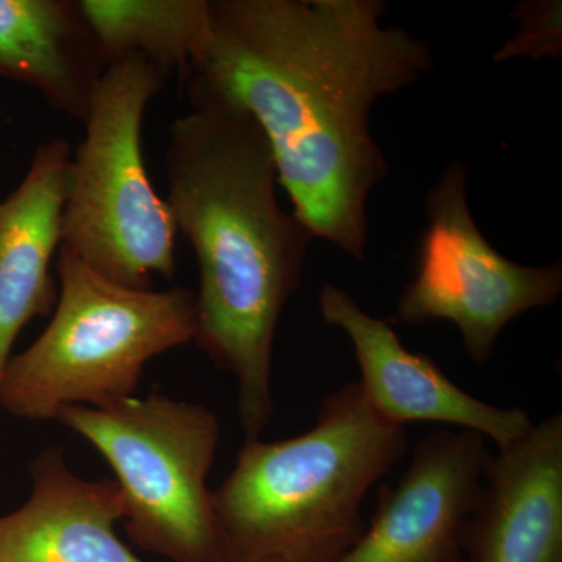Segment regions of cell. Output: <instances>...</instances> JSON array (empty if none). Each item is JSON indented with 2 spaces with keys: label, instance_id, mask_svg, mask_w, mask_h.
Masks as SVG:
<instances>
[{
  "label": "cell",
  "instance_id": "cell-1",
  "mask_svg": "<svg viewBox=\"0 0 562 562\" xmlns=\"http://www.w3.org/2000/svg\"><path fill=\"white\" fill-rule=\"evenodd\" d=\"M386 11L383 0H210L187 77L257 121L294 216L358 261L369 195L390 172L373 105L435 68L425 41L382 24Z\"/></svg>",
  "mask_w": 562,
  "mask_h": 562
},
{
  "label": "cell",
  "instance_id": "cell-2",
  "mask_svg": "<svg viewBox=\"0 0 562 562\" xmlns=\"http://www.w3.org/2000/svg\"><path fill=\"white\" fill-rule=\"evenodd\" d=\"M166 149L169 210L199 265L194 342L238 383L246 441L271 424L272 350L313 235L277 199L276 160L247 111L187 81Z\"/></svg>",
  "mask_w": 562,
  "mask_h": 562
},
{
  "label": "cell",
  "instance_id": "cell-3",
  "mask_svg": "<svg viewBox=\"0 0 562 562\" xmlns=\"http://www.w3.org/2000/svg\"><path fill=\"white\" fill-rule=\"evenodd\" d=\"M406 446L405 428L373 412L358 382L322 401L312 430L244 441L213 491L220 562L341 561L366 530V494Z\"/></svg>",
  "mask_w": 562,
  "mask_h": 562
},
{
  "label": "cell",
  "instance_id": "cell-4",
  "mask_svg": "<svg viewBox=\"0 0 562 562\" xmlns=\"http://www.w3.org/2000/svg\"><path fill=\"white\" fill-rule=\"evenodd\" d=\"M50 322L29 349L11 355L0 379V413L55 420L66 406H102L135 397L147 362L198 331L195 291L132 290L65 249Z\"/></svg>",
  "mask_w": 562,
  "mask_h": 562
},
{
  "label": "cell",
  "instance_id": "cell-5",
  "mask_svg": "<svg viewBox=\"0 0 562 562\" xmlns=\"http://www.w3.org/2000/svg\"><path fill=\"white\" fill-rule=\"evenodd\" d=\"M168 76L140 55L106 66L66 180L61 249L132 290L176 276V224L143 154L144 113Z\"/></svg>",
  "mask_w": 562,
  "mask_h": 562
},
{
  "label": "cell",
  "instance_id": "cell-6",
  "mask_svg": "<svg viewBox=\"0 0 562 562\" xmlns=\"http://www.w3.org/2000/svg\"><path fill=\"white\" fill-rule=\"evenodd\" d=\"M55 422L87 439L113 469L132 543L171 562H220L209 487L221 439L216 414L150 392L102 408L66 406Z\"/></svg>",
  "mask_w": 562,
  "mask_h": 562
},
{
  "label": "cell",
  "instance_id": "cell-7",
  "mask_svg": "<svg viewBox=\"0 0 562 562\" xmlns=\"http://www.w3.org/2000/svg\"><path fill=\"white\" fill-rule=\"evenodd\" d=\"M468 173V166L454 160L431 188L417 273L395 312L403 324L450 322L471 360L484 366L509 322L557 303L562 266L519 265L495 250L469 209Z\"/></svg>",
  "mask_w": 562,
  "mask_h": 562
},
{
  "label": "cell",
  "instance_id": "cell-8",
  "mask_svg": "<svg viewBox=\"0 0 562 562\" xmlns=\"http://www.w3.org/2000/svg\"><path fill=\"white\" fill-rule=\"evenodd\" d=\"M475 431L441 430L414 447L371 525L339 562H464V535L492 454Z\"/></svg>",
  "mask_w": 562,
  "mask_h": 562
},
{
  "label": "cell",
  "instance_id": "cell-9",
  "mask_svg": "<svg viewBox=\"0 0 562 562\" xmlns=\"http://www.w3.org/2000/svg\"><path fill=\"white\" fill-rule=\"evenodd\" d=\"M322 319L349 336L361 371V390L373 412L392 425L438 422L479 432L506 449L532 427L522 408H501L462 391L425 355L403 347L386 321L364 312L349 292L325 283Z\"/></svg>",
  "mask_w": 562,
  "mask_h": 562
},
{
  "label": "cell",
  "instance_id": "cell-10",
  "mask_svg": "<svg viewBox=\"0 0 562 562\" xmlns=\"http://www.w3.org/2000/svg\"><path fill=\"white\" fill-rule=\"evenodd\" d=\"M464 562H562V414L491 457Z\"/></svg>",
  "mask_w": 562,
  "mask_h": 562
},
{
  "label": "cell",
  "instance_id": "cell-11",
  "mask_svg": "<svg viewBox=\"0 0 562 562\" xmlns=\"http://www.w3.org/2000/svg\"><path fill=\"white\" fill-rule=\"evenodd\" d=\"M32 491L0 516V562H144L120 536L125 506L114 480H87L63 447L29 464Z\"/></svg>",
  "mask_w": 562,
  "mask_h": 562
},
{
  "label": "cell",
  "instance_id": "cell-12",
  "mask_svg": "<svg viewBox=\"0 0 562 562\" xmlns=\"http://www.w3.org/2000/svg\"><path fill=\"white\" fill-rule=\"evenodd\" d=\"M70 158L66 139L40 144L20 187L0 202V379L22 328L57 305L50 266L61 246Z\"/></svg>",
  "mask_w": 562,
  "mask_h": 562
},
{
  "label": "cell",
  "instance_id": "cell-13",
  "mask_svg": "<svg viewBox=\"0 0 562 562\" xmlns=\"http://www.w3.org/2000/svg\"><path fill=\"white\" fill-rule=\"evenodd\" d=\"M106 66L79 0H0V77L85 122Z\"/></svg>",
  "mask_w": 562,
  "mask_h": 562
},
{
  "label": "cell",
  "instance_id": "cell-14",
  "mask_svg": "<svg viewBox=\"0 0 562 562\" xmlns=\"http://www.w3.org/2000/svg\"><path fill=\"white\" fill-rule=\"evenodd\" d=\"M106 65L140 55L187 80L210 22V0H79Z\"/></svg>",
  "mask_w": 562,
  "mask_h": 562
},
{
  "label": "cell",
  "instance_id": "cell-15",
  "mask_svg": "<svg viewBox=\"0 0 562 562\" xmlns=\"http://www.w3.org/2000/svg\"><path fill=\"white\" fill-rule=\"evenodd\" d=\"M561 0H525L513 11L519 22L516 35L495 52L492 60L509 61L513 58H561L562 21Z\"/></svg>",
  "mask_w": 562,
  "mask_h": 562
}]
</instances>
